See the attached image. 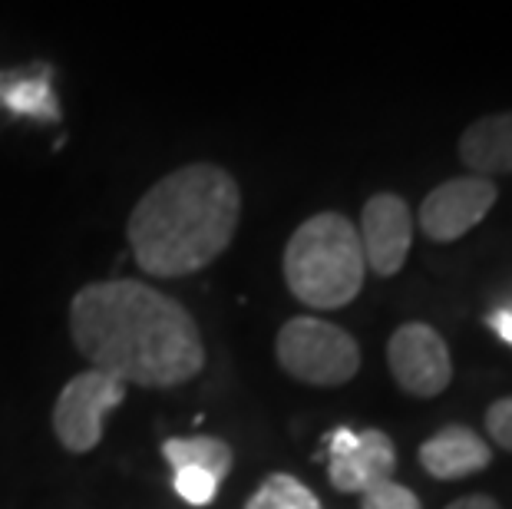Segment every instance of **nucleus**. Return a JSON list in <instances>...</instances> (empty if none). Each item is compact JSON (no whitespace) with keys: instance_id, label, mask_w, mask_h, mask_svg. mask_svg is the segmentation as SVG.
<instances>
[{"instance_id":"nucleus-1","label":"nucleus","mask_w":512,"mask_h":509,"mask_svg":"<svg viewBox=\"0 0 512 509\" xmlns=\"http://www.w3.org/2000/svg\"><path fill=\"white\" fill-rule=\"evenodd\" d=\"M73 344L93 371L139 387H179L202 374V331L176 298L146 281H93L70 301Z\"/></svg>"},{"instance_id":"nucleus-2","label":"nucleus","mask_w":512,"mask_h":509,"mask_svg":"<svg viewBox=\"0 0 512 509\" xmlns=\"http://www.w3.org/2000/svg\"><path fill=\"white\" fill-rule=\"evenodd\" d=\"M242 192L232 172L192 162L159 179L129 215L126 238L136 265L152 278H182L209 268L232 245Z\"/></svg>"},{"instance_id":"nucleus-3","label":"nucleus","mask_w":512,"mask_h":509,"mask_svg":"<svg viewBox=\"0 0 512 509\" xmlns=\"http://www.w3.org/2000/svg\"><path fill=\"white\" fill-rule=\"evenodd\" d=\"M367 275L357 225L337 212L311 215L285 248V281L291 295L311 308L334 311L361 295Z\"/></svg>"},{"instance_id":"nucleus-4","label":"nucleus","mask_w":512,"mask_h":509,"mask_svg":"<svg viewBox=\"0 0 512 509\" xmlns=\"http://www.w3.org/2000/svg\"><path fill=\"white\" fill-rule=\"evenodd\" d=\"M278 364L301 384L337 387L361 371V348L344 328L321 318H291L278 331Z\"/></svg>"},{"instance_id":"nucleus-5","label":"nucleus","mask_w":512,"mask_h":509,"mask_svg":"<svg viewBox=\"0 0 512 509\" xmlns=\"http://www.w3.org/2000/svg\"><path fill=\"white\" fill-rule=\"evenodd\" d=\"M126 384L103 371H83L67 381L53 407V433L70 453H90L100 447L106 417L123 404Z\"/></svg>"},{"instance_id":"nucleus-6","label":"nucleus","mask_w":512,"mask_h":509,"mask_svg":"<svg viewBox=\"0 0 512 509\" xmlns=\"http://www.w3.org/2000/svg\"><path fill=\"white\" fill-rule=\"evenodd\" d=\"M387 364L394 381L413 397H437L453 381V361L446 341L430 324H403L387 344Z\"/></svg>"},{"instance_id":"nucleus-7","label":"nucleus","mask_w":512,"mask_h":509,"mask_svg":"<svg viewBox=\"0 0 512 509\" xmlns=\"http://www.w3.org/2000/svg\"><path fill=\"white\" fill-rule=\"evenodd\" d=\"M331 450V467L328 476L334 490L341 493H367L370 486L384 483L394 476L397 467V450L394 440L384 430H334L328 440Z\"/></svg>"},{"instance_id":"nucleus-8","label":"nucleus","mask_w":512,"mask_h":509,"mask_svg":"<svg viewBox=\"0 0 512 509\" xmlns=\"http://www.w3.org/2000/svg\"><path fill=\"white\" fill-rule=\"evenodd\" d=\"M496 205V186L479 176L443 182L420 205V229L430 242H456L486 219Z\"/></svg>"},{"instance_id":"nucleus-9","label":"nucleus","mask_w":512,"mask_h":509,"mask_svg":"<svg viewBox=\"0 0 512 509\" xmlns=\"http://www.w3.org/2000/svg\"><path fill=\"white\" fill-rule=\"evenodd\" d=\"M357 235H361L364 262L380 278L397 275L403 262H407L413 242V219L407 202L394 196V192H380V196L367 199Z\"/></svg>"},{"instance_id":"nucleus-10","label":"nucleus","mask_w":512,"mask_h":509,"mask_svg":"<svg viewBox=\"0 0 512 509\" xmlns=\"http://www.w3.org/2000/svg\"><path fill=\"white\" fill-rule=\"evenodd\" d=\"M420 463L433 480H463L493 463L486 440L470 427H446L420 447Z\"/></svg>"},{"instance_id":"nucleus-11","label":"nucleus","mask_w":512,"mask_h":509,"mask_svg":"<svg viewBox=\"0 0 512 509\" xmlns=\"http://www.w3.org/2000/svg\"><path fill=\"white\" fill-rule=\"evenodd\" d=\"M460 159L479 179L512 172V113L476 119L460 136Z\"/></svg>"},{"instance_id":"nucleus-12","label":"nucleus","mask_w":512,"mask_h":509,"mask_svg":"<svg viewBox=\"0 0 512 509\" xmlns=\"http://www.w3.org/2000/svg\"><path fill=\"white\" fill-rule=\"evenodd\" d=\"M162 457L172 463V470H202L212 480H225L232 470V447L219 437H189V440H166L162 443Z\"/></svg>"},{"instance_id":"nucleus-13","label":"nucleus","mask_w":512,"mask_h":509,"mask_svg":"<svg viewBox=\"0 0 512 509\" xmlns=\"http://www.w3.org/2000/svg\"><path fill=\"white\" fill-rule=\"evenodd\" d=\"M0 103L10 113L20 116H37V119H53L57 116V103H53L50 80L37 73H0Z\"/></svg>"},{"instance_id":"nucleus-14","label":"nucleus","mask_w":512,"mask_h":509,"mask_svg":"<svg viewBox=\"0 0 512 509\" xmlns=\"http://www.w3.org/2000/svg\"><path fill=\"white\" fill-rule=\"evenodd\" d=\"M245 509H321V503H318V496L301 480H294L291 473H271L255 490V496L248 500Z\"/></svg>"},{"instance_id":"nucleus-15","label":"nucleus","mask_w":512,"mask_h":509,"mask_svg":"<svg viewBox=\"0 0 512 509\" xmlns=\"http://www.w3.org/2000/svg\"><path fill=\"white\" fill-rule=\"evenodd\" d=\"M361 509H420V500L413 496V490H407V486L384 480L364 493Z\"/></svg>"},{"instance_id":"nucleus-16","label":"nucleus","mask_w":512,"mask_h":509,"mask_svg":"<svg viewBox=\"0 0 512 509\" xmlns=\"http://www.w3.org/2000/svg\"><path fill=\"white\" fill-rule=\"evenodd\" d=\"M176 493L192 506H209L215 500V493H219V480H212V476L202 470H179Z\"/></svg>"},{"instance_id":"nucleus-17","label":"nucleus","mask_w":512,"mask_h":509,"mask_svg":"<svg viewBox=\"0 0 512 509\" xmlns=\"http://www.w3.org/2000/svg\"><path fill=\"white\" fill-rule=\"evenodd\" d=\"M486 430L499 447L512 453V397L496 400V404L486 410Z\"/></svg>"},{"instance_id":"nucleus-18","label":"nucleus","mask_w":512,"mask_h":509,"mask_svg":"<svg viewBox=\"0 0 512 509\" xmlns=\"http://www.w3.org/2000/svg\"><path fill=\"white\" fill-rule=\"evenodd\" d=\"M486 324L493 328L499 338H503L506 344H512V305H503V308H496L493 314L486 318Z\"/></svg>"},{"instance_id":"nucleus-19","label":"nucleus","mask_w":512,"mask_h":509,"mask_svg":"<svg viewBox=\"0 0 512 509\" xmlns=\"http://www.w3.org/2000/svg\"><path fill=\"white\" fill-rule=\"evenodd\" d=\"M446 509H499V503L493 500V496H483V493H476V496H463V500H456L450 503Z\"/></svg>"}]
</instances>
